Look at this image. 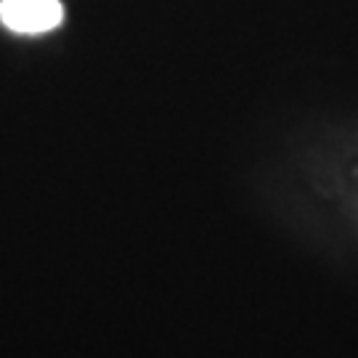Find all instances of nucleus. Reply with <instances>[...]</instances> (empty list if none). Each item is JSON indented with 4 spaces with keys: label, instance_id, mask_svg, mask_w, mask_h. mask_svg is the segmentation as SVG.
<instances>
[{
    "label": "nucleus",
    "instance_id": "obj_1",
    "mask_svg": "<svg viewBox=\"0 0 358 358\" xmlns=\"http://www.w3.org/2000/svg\"><path fill=\"white\" fill-rule=\"evenodd\" d=\"M0 19L13 32L40 35L62 24L64 8L59 0H0Z\"/></svg>",
    "mask_w": 358,
    "mask_h": 358
}]
</instances>
